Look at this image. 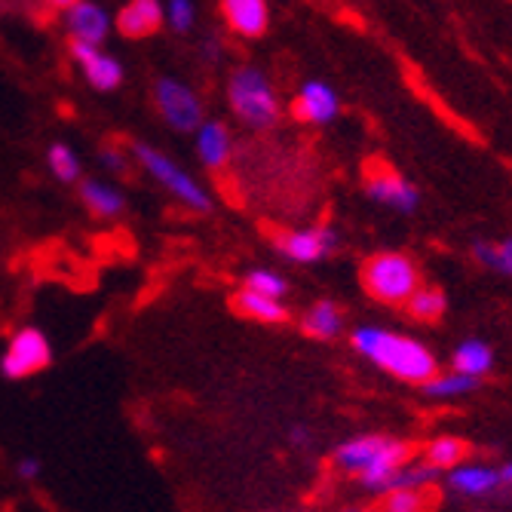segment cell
Segmentation results:
<instances>
[{"label":"cell","instance_id":"7402d4cb","mask_svg":"<svg viewBox=\"0 0 512 512\" xmlns=\"http://www.w3.org/2000/svg\"><path fill=\"white\" fill-rule=\"evenodd\" d=\"M421 457L430 463L433 470H439L445 476L451 467H457L460 460H467V445H463L460 439H454V436H436V439L427 442Z\"/></svg>","mask_w":512,"mask_h":512},{"label":"cell","instance_id":"44dd1931","mask_svg":"<svg viewBox=\"0 0 512 512\" xmlns=\"http://www.w3.org/2000/svg\"><path fill=\"white\" fill-rule=\"evenodd\" d=\"M301 329H304L310 338L335 341V338L344 332V310H341L335 301H316V304L304 313Z\"/></svg>","mask_w":512,"mask_h":512},{"label":"cell","instance_id":"d6a6232c","mask_svg":"<svg viewBox=\"0 0 512 512\" xmlns=\"http://www.w3.org/2000/svg\"><path fill=\"white\" fill-rule=\"evenodd\" d=\"M500 482H503V491H512V460H506L500 467Z\"/></svg>","mask_w":512,"mask_h":512},{"label":"cell","instance_id":"4316f807","mask_svg":"<svg viewBox=\"0 0 512 512\" xmlns=\"http://www.w3.org/2000/svg\"><path fill=\"white\" fill-rule=\"evenodd\" d=\"M427 506V491L421 488H396L384 494V509L390 512H417Z\"/></svg>","mask_w":512,"mask_h":512},{"label":"cell","instance_id":"d4e9b609","mask_svg":"<svg viewBox=\"0 0 512 512\" xmlns=\"http://www.w3.org/2000/svg\"><path fill=\"white\" fill-rule=\"evenodd\" d=\"M46 166H50V172L62 181V184H74L83 178V166H80V157L71 145L65 142H56L50 145V151H46Z\"/></svg>","mask_w":512,"mask_h":512},{"label":"cell","instance_id":"ffe728a7","mask_svg":"<svg viewBox=\"0 0 512 512\" xmlns=\"http://www.w3.org/2000/svg\"><path fill=\"white\" fill-rule=\"evenodd\" d=\"M451 368L482 381L485 375H491V368H494V347L488 341H482V338L460 341L454 347V353H451Z\"/></svg>","mask_w":512,"mask_h":512},{"label":"cell","instance_id":"83f0119b","mask_svg":"<svg viewBox=\"0 0 512 512\" xmlns=\"http://www.w3.org/2000/svg\"><path fill=\"white\" fill-rule=\"evenodd\" d=\"M166 22L172 25V31L188 34L197 25V7H194V0H166Z\"/></svg>","mask_w":512,"mask_h":512},{"label":"cell","instance_id":"7a4b0ae2","mask_svg":"<svg viewBox=\"0 0 512 512\" xmlns=\"http://www.w3.org/2000/svg\"><path fill=\"white\" fill-rule=\"evenodd\" d=\"M411 457V448L393 436H378V433H365V436H353V439H344L332 460L335 467L356 479L362 485V491L368 494H381V485L387 482V476L393 470H399L402 463Z\"/></svg>","mask_w":512,"mask_h":512},{"label":"cell","instance_id":"9c48e42d","mask_svg":"<svg viewBox=\"0 0 512 512\" xmlns=\"http://www.w3.org/2000/svg\"><path fill=\"white\" fill-rule=\"evenodd\" d=\"M365 197L375 206L390 209L396 215H414L417 209H421V191H417L405 175H399L393 169L368 172V178H365Z\"/></svg>","mask_w":512,"mask_h":512},{"label":"cell","instance_id":"836d02e7","mask_svg":"<svg viewBox=\"0 0 512 512\" xmlns=\"http://www.w3.org/2000/svg\"><path fill=\"white\" fill-rule=\"evenodd\" d=\"M46 4H50V7H59V10H65V7H71V4H74V0H46Z\"/></svg>","mask_w":512,"mask_h":512},{"label":"cell","instance_id":"8992f818","mask_svg":"<svg viewBox=\"0 0 512 512\" xmlns=\"http://www.w3.org/2000/svg\"><path fill=\"white\" fill-rule=\"evenodd\" d=\"M50 362H53L50 338L40 329H34V325H25V329H19L10 338L4 356H0V375L7 381H25L37 375V371H43Z\"/></svg>","mask_w":512,"mask_h":512},{"label":"cell","instance_id":"484cf974","mask_svg":"<svg viewBox=\"0 0 512 512\" xmlns=\"http://www.w3.org/2000/svg\"><path fill=\"white\" fill-rule=\"evenodd\" d=\"M243 286H246V289H255V292H261V295H270V298H283V301H286V295H289L286 276H283V273H276V270H270V267H255V270H249L246 279H243Z\"/></svg>","mask_w":512,"mask_h":512},{"label":"cell","instance_id":"ba28073f","mask_svg":"<svg viewBox=\"0 0 512 512\" xmlns=\"http://www.w3.org/2000/svg\"><path fill=\"white\" fill-rule=\"evenodd\" d=\"M338 230L329 224L319 227H301V230H286L273 240L276 252L292 264H319L338 249Z\"/></svg>","mask_w":512,"mask_h":512},{"label":"cell","instance_id":"7c38bea8","mask_svg":"<svg viewBox=\"0 0 512 512\" xmlns=\"http://www.w3.org/2000/svg\"><path fill=\"white\" fill-rule=\"evenodd\" d=\"M292 114L307 126H329L341 114V99L325 80H307L292 102Z\"/></svg>","mask_w":512,"mask_h":512},{"label":"cell","instance_id":"4dcf8cb0","mask_svg":"<svg viewBox=\"0 0 512 512\" xmlns=\"http://www.w3.org/2000/svg\"><path fill=\"white\" fill-rule=\"evenodd\" d=\"M16 473H19V479H37L40 476V460L37 457H22L19 463H16Z\"/></svg>","mask_w":512,"mask_h":512},{"label":"cell","instance_id":"f1b7e54d","mask_svg":"<svg viewBox=\"0 0 512 512\" xmlns=\"http://www.w3.org/2000/svg\"><path fill=\"white\" fill-rule=\"evenodd\" d=\"M99 160H102V166H105L111 175H123V172L129 169V157H126L120 148H102Z\"/></svg>","mask_w":512,"mask_h":512},{"label":"cell","instance_id":"52a82bcc","mask_svg":"<svg viewBox=\"0 0 512 512\" xmlns=\"http://www.w3.org/2000/svg\"><path fill=\"white\" fill-rule=\"evenodd\" d=\"M154 105L175 132H197V126L203 123L200 96L178 77H160L154 83Z\"/></svg>","mask_w":512,"mask_h":512},{"label":"cell","instance_id":"277c9868","mask_svg":"<svg viewBox=\"0 0 512 512\" xmlns=\"http://www.w3.org/2000/svg\"><path fill=\"white\" fill-rule=\"evenodd\" d=\"M417 286L421 270L402 252H378L362 264V289L381 304L402 307Z\"/></svg>","mask_w":512,"mask_h":512},{"label":"cell","instance_id":"9a60e30c","mask_svg":"<svg viewBox=\"0 0 512 512\" xmlns=\"http://www.w3.org/2000/svg\"><path fill=\"white\" fill-rule=\"evenodd\" d=\"M218 7H221L227 28L240 37H246V40L261 37L270 25L267 0H218Z\"/></svg>","mask_w":512,"mask_h":512},{"label":"cell","instance_id":"6da1fadb","mask_svg":"<svg viewBox=\"0 0 512 512\" xmlns=\"http://www.w3.org/2000/svg\"><path fill=\"white\" fill-rule=\"evenodd\" d=\"M350 344L362 359L405 384H424L439 371V362L424 341L384 329V325H359L350 335Z\"/></svg>","mask_w":512,"mask_h":512},{"label":"cell","instance_id":"30bf717a","mask_svg":"<svg viewBox=\"0 0 512 512\" xmlns=\"http://www.w3.org/2000/svg\"><path fill=\"white\" fill-rule=\"evenodd\" d=\"M445 488L460 500H488L503 491L500 467L482 460H460L457 467L445 473Z\"/></svg>","mask_w":512,"mask_h":512},{"label":"cell","instance_id":"5bb4252c","mask_svg":"<svg viewBox=\"0 0 512 512\" xmlns=\"http://www.w3.org/2000/svg\"><path fill=\"white\" fill-rule=\"evenodd\" d=\"M166 22V4L163 0H126L120 7L114 25L129 40H145L154 37Z\"/></svg>","mask_w":512,"mask_h":512},{"label":"cell","instance_id":"ac0fdd59","mask_svg":"<svg viewBox=\"0 0 512 512\" xmlns=\"http://www.w3.org/2000/svg\"><path fill=\"white\" fill-rule=\"evenodd\" d=\"M234 307L246 316V319H255V322H264V325H279L289 319V307L283 298H270V295H261L255 289H240L234 295Z\"/></svg>","mask_w":512,"mask_h":512},{"label":"cell","instance_id":"4fadbf2b","mask_svg":"<svg viewBox=\"0 0 512 512\" xmlns=\"http://www.w3.org/2000/svg\"><path fill=\"white\" fill-rule=\"evenodd\" d=\"M65 28L71 40L105 43L114 28V16L96 0H74L71 7H65Z\"/></svg>","mask_w":512,"mask_h":512},{"label":"cell","instance_id":"5b68a950","mask_svg":"<svg viewBox=\"0 0 512 512\" xmlns=\"http://www.w3.org/2000/svg\"><path fill=\"white\" fill-rule=\"evenodd\" d=\"M132 157L178 203H184V206L194 209V212H209L212 209L209 191L203 188V184L188 169H181L172 157H166L160 148H154L148 142H132Z\"/></svg>","mask_w":512,"mask_h":512},{"label":"cell","instance_id":"3957f363","mask_svg":"<svg viewBox=\"0 0 512 512\" xmlns=\"http://www.w3.org/2000/svg\"><path fill=\"white\" fill-rule=\"evenodd\" d=\"M227 105L234 117L249 129H270L279 120V96L267 71L255 65H243L227 80Z\"/></svg>","mask_w":512,"mask_h":512},{"label":"cell","instance_id":"e0dca14e","mask_svg":"<svg viewBox=\"0 0 512 512\" xmlns=\"http://www.w3.org/2000/svg\"><path fill=\"white\" fill-rule=\"evenodd\" d=\"M80 203L96 218H117L126 209L123 191H117L114 184L99 181V178H83L80 181Z\"/></svg>","mask_w":512,"mask_h":512},{"label":"cell","instance_id":"1f68e13d","mask_svg":"<svg viewBox=\"0 0 512 512\" xmlns=\"http://www.w3.org/2000/svg\"><path fill=\"white\" fill-rule=\"evenodd\" d=\"M289 442H292L295 448H310V445H313V433H310L304 424H295V427L289 430Z\"/></svg>","mask_w":512,"mask_h":512},{"label":"cell","instance_id":"603a6c76","mask_svg":"<svg viewBox=\"0 0 512 512\" xmlns=\"http://www.w3.org/2000/svg\"><path fill=\"white\" fill-rule=\"evenodd\" d=\"M473 258L476 264H482L485 270H494L506 279H512V237L491 243V240H476L473 243Z\"/></svg>","mask_w":512,"mask_h":512},{"label":"cell","instance_id":"d6986e66","mask_svg":"<svg viewBox=\"0 0 512 512\" xmlns=\"http://www.w3.org/2000/svg\"><path fill=\"white\" fill-rule=\"evenodd\" d=\"M479 378L473 375H463V371L451 368V371H436L433 378H427L421 387L430 399L436 402H460V399H467L479 390Z\"/></svg>","mask_w":512,"mask_h":512},{"label":"cell","instance_id":"f546056e","mask_svg":"<svg viewBox=\"0 0 512 512\" xmlns=\"http://www.w3.org/2000/svg\"><path fill=\"white\" fill-rule=\"evenodd\" d=\"M221 50H224V46H221L218 37H206V40L200 43V53H203V59H206L209 65H215V62L221 59Z\"/></svg>","mask_w":512,"mask_h":512},{"label":"cell","instance_id":"8fae6325","mask_svg":"<svg viewBox=\"0 0 512 512\" xmlns=\"http://www.w3.org/2000/svg\"><path fill=\"white\" fill-rule=\"evenodd\" d=\"M71 59L83 71L86 83L99 92H114L123 83V65L102 50V43L71 40Z\"/></svg>","mask_w":512,"mask_h":512},{"label":"cell","instance_id":"cb8c5ba5","mask_svg":"<svg viewBox=\"0 0 512 512\" xmlns=\"http://www.w3.org/2000/svg\"><path fill=\"white\" fill-rule=\"evenodd\" d=\"M402 307H405L408 316L417 319V322H436V319L448 310V301H445V295H442L439 289H433V286H417V289L411 292V298H408Z\"/></svg>","mask_w":512,"mask_h":512},{"label":"cell","instance_id":"2e32d148","mask_svg":"<svg viewBox=\"0 0 512 512\" xmlns=\"http://www.w3.org/2000/svg\"><path fill=\"white\" fill-rule=\"evenodd\" d=\"M230 154H234V138H230L227 126L218 120H203L197 126V157L206 169L227 166Z\"/></svg>","mask_w":512,"mask_h":512}]
</instances>
